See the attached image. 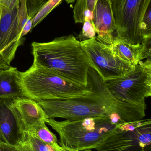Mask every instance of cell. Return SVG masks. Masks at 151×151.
Masks as SVG:
<instances>
[{"label": "cell", "mask_w": 151, "mask_h": 151, "mask_svg": "<svg viewBox=\"0 0 151 151\" xmlns=\"http://www.w3.org/2000/svg\"><path fill=\"white\" fill-rule=\"evenodd\" d=\"M15 146L19 151H57L28 131L23 132Z\"/></svg>", "instance_id": "cell-15"}, {"label": "cell", "mask_w": 151, "mask_h": 151, "mask_svg": "<svg viewBox=\"0 0 151 151\" xmlns=\"http://www.w3.org/2000/svg\"><path fill=\"white\" fill-rule=\"evenodd\" d=\"M96 80L93 91L87 95L56 100L38 102L48 119L67 120L107 116L112 110V100L102 80Z\"/></svg>", "instance_id": "cell-3"}, {"label": "cell", "mask_w": 151, "mask_h": 151, "mask_svg": "<svg viewBox=\"0 0 151 151\" xmlns=\"http://www.w3.org/2000/svg\"><path fill=\"white\" fill-rule=\"evenodd\" d=\"M63 0H48L32 19L33 29L39 24L54 9L62 3Z\"/></svg>", "instance_id": "cell-18"}, {"label": "cell", "mask_w": 151, "mask_h": 151, "mask_svg": "<svg viewBox=\"0 0 151 151\" xmlns=\"http://www.w3.org/2000/svg\"><path fill=\"white\" fill-rule=\"evenodd\" d=\"M96 151H151V120L119 124Z\"/></svg>", "instance_id": "cell-6"}, {"label": "cell", "mask_w": 151, "mask_h": 151, "mask_svg": "<svg viewBox=\"0 0 151 151\" xmlns=\"http://www.w3.org/2000/svg\"><path fill=\"white\" fill-rule=\"evenodd\" d=\"M88 0H77L73 9V18L75 23H83L85 13L88 10Z\"/></svg>", "instance_id": "cell-20"}, {"label": "cell", "mask_w": 151, "mask_h": 151, "mask_svg": "<svg viewBox=\"0 0 151 151\" xmlns=\"http://www.w3.org/2000/svg\"><path fill=\"white\" fill-rule=\"evenodd\" d=\"M11 100L0 99V137L6 144L15 146L24 131L10 106Z\"/></svg>", "instance_id": "cell-12"}, {"label": "cell", "mask_w": 151, "mask_h": 151, "mask_svg": "<svg viewBox=\"0 0 151 151\" xmlns=\"http://www.w3.org/2000/svg\"><path fill=\"white\" fill-rule=\"evenodd\" d=\"M33 29V21L27 8L26 0H20L18 7V32L20 38L30 32Z\"/></svg>", "instance_id": "cell-16"}, {"label": "cell", "mask_w": 151, "mask_h": 151, "mask_svg": "<svg viewBox=\"0 0 151 151\" xmlns=\"http://www.w3.org/2000/svg\"><path fill=\"white\" fill-rule=\"evenodd\" d=\"M80 43L90 67L103 82L121 77L135 70V66L116 56L109 45L99 42L96 37L81 41Z\"/></svg>", "instance_id": "cell-8"}, {"label": "cell", "mask_w": 151, "mask_h": 151, "mask_svg": "<svg viewBox=\"0 0 151 151\" xmlns=\"http://www.w3.org/2000/svg\"><path fill=\"white\" fill-rule=\"evenodd\" d=\"M82 151H92L91 150H83Z\"/></svg>", "instance_id": "cell-29"}, {"label": "cell", "mask_w": 151, "mask_h": 151, "mask_svg": "<svg viewBox=\"0 0 151 151\" xmlns=\"http://www.w3.org/2000/svg\"><path fill=\"white\" fill-rule=\"evenodd\" d=\"M33 63L48 68L68 81L90 87V66L80 41L73 35L49 42L32 43Z\"/></svg>", "instance_id": "cell-1"}, {"label": "cell", "mask_w": 151, "mask_h": 151, "mask_svg": "<svg viewBox=\"0 0 151 151\" xmlns=\"http://www.w3.org/2000/svg\"><path fill=\"white\" fill-rule=\"evenodd\" d=\"M46 123L59 135V145L72 151L93 150L118 125L107 116L63 121L48 119Z\"/></svg>", "instance_id": "cell-4"}, {"label": "cell", "mask_w": 151, "mask_h": 151, "mask_svg": "<svg viewBox=\"0 0 151 151\" xmlns=\"http://www.w3.org/2000/svg\"><path fill=\"white\" fill-rule=\"evenodd\" d=\"M72 151L71 150H66V149H64V148L61 147V149H60V151Z\"/></svg>", "instance_id": "cell-27"}, {"label": "cell", "mask_w": 151, "mask_h": 151, "mask_svg": "<svg viewBox=\"0 0 151 151\" xmlns=\"http://www.w3.org/2000/svg\"><path fill=\"white\" fill-rule=\"evenodd\" d=\"M48 1V0H26L27 11L29 17L32 19Z\"/></svg>", "instance_id": "cell-22"}, {"label": "cell", "mask_w": 151, "mask_h": 151, "mask_svg": "<svg viewBox=\"0 0 151 151\" xmlns=\"http://www.w3.org/2000/svg\"><path fill=\"white\" fill-rule=\"evenodd\" d=\"M142 35L143 40L151 38V4L146 10L143 19Z\"/></svg>", "instance_id": "cell-21"}, {"label": "cell", "mask_w": 151, "mask_h": 151, "mask_svg": "<svg viewBox=\"0 0 151 151\" xmlns=\"http://www.w3.org/2000/svg\"><path fill=\"white\" fill-rule=\"evenodd\" d=\"M0 151H19L15 146L4 142L0 137Z\"/></svg>", "instance_id": "cell-24"}, {"label": "cell", "mask_w": 151, "mask_h": 151, "mask_svg": "<svg viewBox=\"0 0 151 151\" xmlns=\"http://www.w3.org/2000/svg\"><path fill=\"white\" fill-rule=\"evenodd\" d=\"M92 12L88 10L85 13L82 30L78 36V38L81 41L96 37V33L92 24Z\"/></svg>", "instance_id": "cell-19"}, {"label": "cell", "mask_w": 151, "mask_h": 151, "mask_svg": "<svg viewBox=\"0 0 151 151\" xmlns=\"http://www.w3.org/2000/svg\"><path fill=\"white\" fill-rule=\"evenodd\" d=\"M26 97L21 84L20 72L17 68L0 72V99Z\"/></svg>", "instance_id": "cell-14"}, {"label": "cell", "mask_w": 151, "mask_h": 151, "mask_svg": "<svg viewBox=\"0 0 151 151\" xmlns=\"http://www.w3.org/2000/svg\"><path fill=\"white\" fill-rule=\"evenodd\" d=\"M21 84L26 97L36 102L56 100L87 95L93 91L86 87L68 81L51 70L33 63L20 72Z\"/></svg>", "instance_id": "cell-2"}, {"label": "cell", "mask_w": 151, "mask_h": 151, "mask_svg": "<svg viewBox=\"0 0 151 151\" xmlns=\"http://www.w3.org/2000/svg\"><path fill=\"white\" fill-rule=\"evenodd\" d=\"M10 106L17 115L23 131L33 132L45 125L48 119L38 102L28 98L11 99Z\"/></svg>", "instance_id": "cell-10"}, {"label": "cell", "mask_w": 151, "mask_h": 151, "mask_svg": "<svg viewBox=\"0 0 151 151\" xmlns=\"http://www.w3.org/2000/svg\"><path fill=\"white\" fill-rule=\"evenodd\" d=\"M1 7L0 6V20H1Z\"/></svg>", "instance_id": "cell-28"}, {"label": "cell", "mask_w": 151, "mask_h": 151, "mask_svg": "<svg viewBox=\"0 0 151 151\" xmlns=\"http://www.w3.org/2000/svg\"><path fill=\"white\" fill-rule=\"evenodd\" d=\"M97 1V0H88V9L91 12H93Z\"/></svg>", "instance_id": "cell-25"}, {"label": "cell", "mask_w": 151, "mask_h": 151, "mask_svg": "<svg viewBox=\"0 0 151 151\" xmlns=\"http://www.w3.org/2000/svg\"><path fill=\"white\" fill-rule=\"evenodd\" d=\"M11 66L7 65L1 58H0V72L9 69Z\"/></svg>", "instance_id": "cell-26"}, {"label": "cell", "mask_w": 151, "mask_h": 151, "mask_svg": "<svg viewBox=\"0 0 151 151\" xmlns=\"http://www.w3.org/2000/svg\"><path fill=\"white\" fill-rule=\"evenodd\" d=\"M32 133L35 134L42 142L52 146L56 150L59 151L61 149V146L58 143V139L56 135L48 129L46 124L37 128Z\"/></svg>", "instance_id": "cell-17"}, {"label": "cell", "mask_w": 151, "mask_h": 151, "mask_svg": "<svg viewBox=\"0 0 151 151\" xmlns=\"http://www.w3.org/2000/svg\"><path fill=\"white\" fill-rule=\"evenodd\" d=\"M151 0H111L116 39L133 45L142 43V24Z\"/></svg>", "instance_id": "cell-7"}, {"label": "cell", "mask_w": 151, "mask_h": 151, "mask_svg": "<svg viewBox=\"0 0 151 151\" xmlns=\"http://www.w3.org/2000/svg\"><path fill=\"white\" fill-rule=\"evenodd\" d=\"M92 24L97 40L110 45L116 37V27L111 0H97L92 12Z\"/></svg>", "instance_id": "cell-11"}, {"label": "cell", "mask_w": 151, "mask_h": 151, "mask_svg": "<svg viewBox=\"0 0 151 151\" xmlns=\"http://www.w3.org/2000/svg\"><path fill=\"white\" fill-rule=\"evenodd\" d=\"M151 38L136 45L116 39L109 46L116 56L135 66L144 58H151Z\"/></svg>", "instance_id": "cell-13"}, {"label": "cell", "mask_w": 151, "mask_h": 151, "mask_svg": "<svg viewBox=\"0 0 151 151\" xmlns=\"http://www.w3.org/2000/svg\"><path fill=\"white\" fill-rule=\"evenodd\" d=\"M113 98L127 103L141 104L151 96V60L147 59L126 75L103 82Z\"/></svg>", "instance_id": "cell-5"}, {"label": "cell", "mask_w": 151, "mask_h": 151, "mask_svg": "<svg viewBox=\"0 0 151 151\" xmlns=\"http://www.w3.org/2000/svg\"><path fill=\"white\" fill-rule=\"evenodd\" d=\"M20 0H0V5L7 9L11 10L18 6Z\"/></svg>", "instance_id": "cell-23"}, {"label": "cell", "mask_w": 151, "mask_h": 151, "mask_svg": "<svg viewBox=\"0 0 151 151\" xmlns=\"http://www.w3.org/2000/svg\"><path fill=\"white\" fill-rule=\"evenodd\" d=\"M19 5V4H18ZM9 10L1 6L0 20V58L7 65L15 58L17 50L25 41L18 32V7Z\"/></svg>", "instance_id": "cell-9"}]
</instances>
